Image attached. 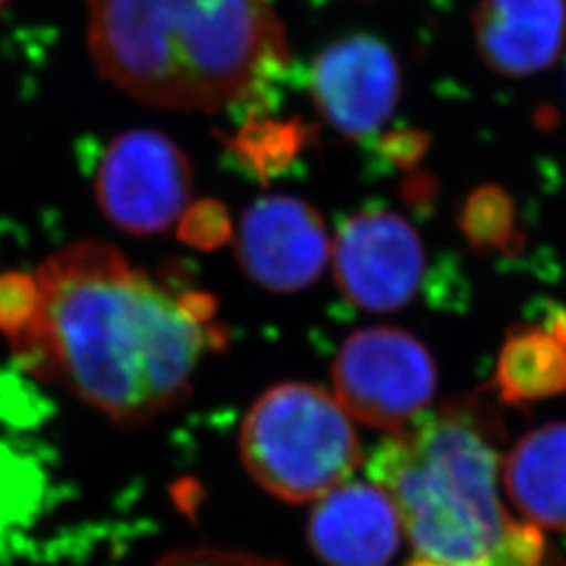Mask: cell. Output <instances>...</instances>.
<instances>
[{
  "instance_id": "3957f363",
  "label": "cell",
  "mask_w": 566,
  "mask_h": 566,
  "mask_svg": "<svg viewBox=\"0 0 566 566\" xmlns=\"http://www.w3.org/2000/svg\"><path fill=\"white\" fill-rule=\"evenodd\" d=\"M497 416L462 399L390 432L369 474L390 495L416 552L409 566H556L539 528L500 495Z\"/></svg>"
},
{
  "instance_id": "277c9868",
  "label": "cell",
  "mask_w": 566,
  "mask_h": 566,
  "mask_svg": "<svg viewBox=\"0 0 566 566\" xmlns=\"http://www.w3.org/2000/svg\"><path fill=\"white\" fill-rule=\"evenodd\" d=\"M240 455L256 485L290 504L319 500L364 460L343 405L304 382L273 386L259 397L243 420Z\"/></svg>"
},
{
  "instance_id": "5bb4252c",
  "label": "cell",
  "mask_w": 566,
  "mask_h": 566,
  "mask_svg": "<svg viewBox=\"0 0 566 566\" xmlns=\"http://www.w3.org/2000/svg\"><path fill=\"white\" fill-rule=\"evenodd\" d=\"M315 126L298 120H277L264 114L248 116L240 130L227 139L235 163L256 181H271L303 158L315 143Z\"/></svg>"
},
{
  "instance_id": "9a60e30c",
  "label": "cell",
  "mask_w": 566,
  "mask_h": 566,
  "mask_svg": "<svg viewBox=\"0 0 566 566\" xmlns=\"http://www.w3.org/2000/svg\"><path fill=\"white\" fill-rule=\"evenodd\" d=\"M458 224L465 242L481 252L516 254L525 242L516 223L514 198L497 185H483L474 189L465 198Z\"/></svg>"
},
{
  "instance_id": "d6986e66",
  "label": "cell",
  "mask_w": 566,
  "mask_h": 566,
  "mask_svg": "<svg viewBox=\"0 0 566 566\" xmlns=\"http://www.w3.org/2000/svg\"><path fill=\"white\" fill-rule=\"evenodd\" d=\"M434 179L430 175L424 172H411L405 181L403 193L405 200L413 206H426L428 202H432L434 198Z\"/></svg>"
},
{
  "instance_id": "52a82bcc",
  "label": "cell",
  "mask_w": 566,
  "mask_h": 566,
  "mask_svg": "<svg viewBox=\"0 0 566 566\" xmlns=\"http://www.w3.org/2000/svg\"><path fill=\"white\" fill-rule=\"evenodd\" d=\"M424 269V243L397 212L364 210L338 231L336 283L364 311L388 313L411 303Z\"/></svg>"
},
{
  "instance_id": "8992f818",
  "label": "cell",
  "mask_w": 566,
  "mask_h": 566,
  "mask_svg": "<svg viewBox=\"0 0 566 566\" xmlns=\"http://www.w3.org/2000/svg\"><path fill=\"white\" fill-rule=\"evenodd\" d=\"M95 196L102 212L122 231L156 235L187 210L191 166L177 143L158 130H128L103 154Z\"/></svg>"
},
{
  "instance_id": "e0dca14e",
  "label": "cell",
  "mask_w": 566,
  "mask_h": 566,
  "mask_svg": "<svg viewBox=\"0 0 566 566\" xmlns=\"http://www.w3.org/2000/svg\"><path fill=\"white\" fill-rule=\"evenodd\" d=\"M428 147H430V137L420 128L388 130L376 142V149L385 158L386 164L401 170H413L424 160Z\"/></svg>"
},
{
  "instance_id": "ba28073f",
  "label": "cell",
  "mask_w": 566,
  "mask_h": 566,
  "mask_svg": "<svg viewBox=\"0 0 566 566\" xmlns=\"http://www.w3.org/2000/svg\"><path fill=\"white\" fill-rule=\"evenodd\" d=\"M311 95L336 130L350 139H364L380 130L397 107L401 97L399 61L376 36H346L317 55Z\"/></svg>"
},
{
  "instance_id": "ac0fdd59",
  "label": "cell",
  "mask_w": 566,
  "mask_h": 566,
  "mask_svg": "<svg viewBox=\"0 0 566 566\" xmlns=\"http://www.w3.org/2000/svg\"><path fill=\"white\" fill-rule=\"evenodd\" d=\"M154 566H287L245 552L217 549V547H196V549H177L163 556Z\"/></svg>"
},
{
  "instance_id": "5b68a950",
  "label": "cell",
  "mask_w": 566,
  "mask_h": 566,
  "mask_svg": "<svg viewBox=\"0 0 566 566\" xmlns=\"http://www.w3.org/2000/svg\"><path fill=\"white\" fill-rule=\"evenodd\" d=\"M332 378L336 399L353 420L399 432L432 403L437 365L413 334L399 327H367L346 338Z\"/></svg>"
},
{
  "instance_id": "7a4b0ae2",
  "label": "cell",
  "mask_w": 566,
  "mask_h": 566,
  "mask_svg": "<svg viewBox=\"0 0 566 566\" xmlns=\"http://www.w3.org/2000/svg\"><path fill=\"white\" fill-rule=\"evenodd\" d=\"M86 41L105 81L156 107L266 109L290 49L264 0H86Z\"/></svg>"
},
{
  "instance_id": "ffe728a7",
  "label": "cell",
  "mask_w": 566,
  "mask_h": 566,
  "mask_svg": "<svg viewBox=\"0 0 566 566\" xmlns=\"http://www.w3.org/2000/svg\"><path fill=\"white\" fill-rule=\"evenodd\" d=\"M547 332L566 348V308H558L552 315L549 325H547Z\"/></svg>"
},
{
  "instance_id": "7c38bea8",
  "label": "cell",
  "mask_w": 566,
  "mask_h": 566,
  "mask_svg": "<svg viewBox=\"0 0 566 566\" xmlns=\"http://www.w3.org/2000/svg\"><path fill=\"white\" fill-rule=\"evenodd\" d=\"M502 485L521 521L566 533V422L526 432L502 458Z\"/></svg>"
},
{
  "instance_id": "44dd1931",
  "label": "cell",
  "mask_w": 566,
  "mask_h": 566,
  "mask_svg": "<svg viewBox=\"0 0 566 566\" xmlns=\"http://www.w3.org/2000/svg\"><path fill=\"white\" fill-rule=\"evenodd\" d=\"M4 4H7V0H0V9H2V7H4Z\"/></svg>"
},
{
  "instance_id": "4fadbf2b",
  "label": "cell",
  "mask_w": 566,
  "mask_h": 566,
  "mask_svg": "<svg viewBox=\"0 0 566 566\" xmlns=\"http://www.w3.org/2000/svg\"><path fill=\"white\" fill-rule=\"evenodd\" d=\"M491 388L507 405L535 403L566 395L565 346L539 325L510 329Z\"/></svg>"
},
{
  "instance_id": "9c48e42d",
  "label": "cell",
  "mask_w": 566,
  "mask_h": 566,
  "mask_svg": "<svg viewBox=\"0 0 566 566\" xmlns=\"http://www.w3.org/2000/svg\"><path fill=\"white\" fill-rule=\"evenodd\" d=\"M235 252L252 282L287 294L322 275L329 259V238L322 214L311 203L271 196L245 210Z\"/></svg>"
},
{
  "instance_id": "6da1fadb",
  "label": "cell",
  "mask_w": 566,
  "mask_h": 566,
  "mask_svg": "<svg viewBox=\"0 0 566 566\" xmlns=\"http://www.w3.org/2000/svg\"><path fill=\"white\" fill-rule=\"evenodd\" d=\"M217 311L214 296L158 282L105 243L0 277V332L18 361L118 424L181 403L203 357L227 344Z\"/></svg>"
},
{
  "instance_id": "2e32d148",
  "label": "cell",
  "mask_w": 566,
  "mask_h": 566,
  "mask_svg": "<svg viewBox=\"0 0 566 566\" xmlns=\"http://www.w3.org/2000/svg\"><path fill=\"white\" fill-rule=\"evenodd\" d=\"M233 227L229 212L223 203L214 200H203L189 210H185L181 217V238L189 245L200 250L221 248L231 240Z\"/></svg>"
},
{
  "instance_id": "8fae6325",
  "label": "cell",
  "mask_w": 566,
  "mask_h": 566,
  "mask_svg": "<svg viewBox=\"0 0 566 566\" xmlns=\"http://www.w3.org/2000/svg\"><path fill=\"white\" fill-rule=\"evenodd\" d=\"M472 25L486 67L507 78H525L560 57L566 0H481Z\"/></svg>"
},
{
  "instance_id": "30bf717a",
  "label": "cell",
  "mask_w": 566,
  "mask_h": 566,
  "mask_svg": "<svg viewBox=\"0 0 566 566\" xmlns=\"http://www.w3.org/2000/svg\"><path fill=\"white\" fill-rule=\"evenodd\" d=\"M401 533L390 495L364 481H346L315 500L306 526L308 546L325 566H386Z\"/></svg>"
}]
</instances>
